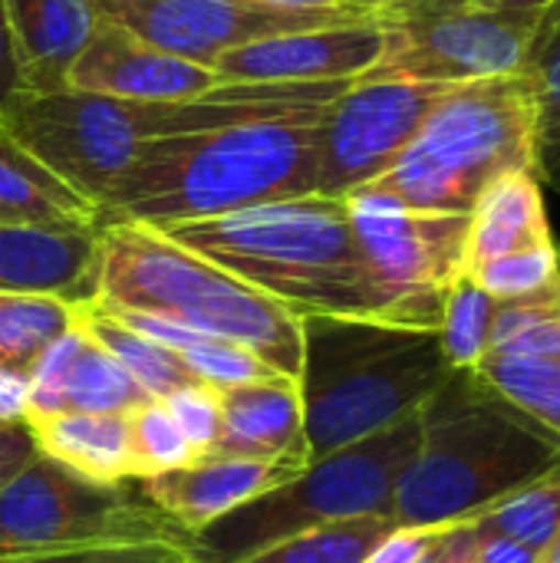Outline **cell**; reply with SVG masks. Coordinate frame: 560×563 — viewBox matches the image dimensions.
Here are the masks:
<instances>
[{
  "label": "cell",
  "instance_id": "cell-1",
  "mask_svg": "<svg viewBox=\"0 0 560 563\" xmlns=\"http://www.w3.org/2000/svg\"><path fill=\"white\" fill-rule=\"evenodd\" d=\"M323 109L327 102L145 142L96 205V228L149 224L165 231L314 195Z\"/></svg>",
  "mask_w": 560,
  "mask_h": 563
},
{
  "label": "cell",
  "instance_id": "cell-2",
  "mask_svg": "<svg viewBox=\"0 0 560 563\" xmlns=\"http://www.w3.org/2000/svg\"><path fill=\"white\" fill-rule=\"evenodd\" d=\"M347 86L350 79L221 82L218 89L182 102H129L79 89L46 96L26 92L0 119L46 168H53L83 198L99 205L145 142L323 106Z\"/></svg>",
  "mask_w": 560,
  "mask_h": 563
},
{
  "label": "cell",
  "instance_id": "cell-3",
  "mask_svg": "<svg viewBox=\"0 0 560 563\" xmlns=\"http://www.w3.org/2000/svg\"><path fill=\"white\" fill-rule=\"evenodd\" d=\"M419 419V455L393 508L399 528L465 525L560 468V435L502 399L475 369H452Z\"/></svg>",
  "mask_w": 560,
  "mask_h": 563
},
{
  "label": "cell",
  "instance_id": "cell-4",
  "mask_svg": "<svg viewBox=\"0 0 560 563\" xmlns=\"http://www.w3.org/2000/svg\"><path fill=\"white\" fill-rule=\"evenodd\" d=\"M297 317L380 320L383 300L363 261L347 198L300 195L165 228Z\"/></svg>",
  "mask_w": 560,
  "mask_h": 563
},
{
  "label": "cell",
  "instance_id": "cell-5",
  "mask_svg": "<svg viewBox=\"0 0 560 563\" xmlns=\"http://www.w3.org/2000/svg\"><path fill=\"white\" fill-rule=\"evenodd\" d=\"M96 297L261 356L287 379L304 366V317L149 224H102Z\"/></svg>",
  "mask_w": 560,
  "mask_h": 563
},
{
  "label": "cell",
  "instance_id": "cell-6",
  "mask_svg": "<svg viewBox=\"0 0 560 563\" xmlns=\"http://www.w3.org/2000/svg\"><path fill=\"white\" fill-rule=\"evenodd\" d=\"M449 376L436 330L307 317L297 386L310 459L416 416Z\"/></svg>",
  "mask_w": 560,
  "mask_h": 563
},
{
  "label": "cell",
  "instance_id": "cell-7",
  "mask_svg": "<svg viewBox=\"0 0 560 563\" xmlns=\"http://www.w3.org/2000/svg\"><path fill=\"white\" fill-rule=\"evenodd\" d=\"M535 132L538 112L528 73L449 86L373 188L419 211L472 214L495 178L535 168Z\"/></svg>",
  "mask_w": 560,
  "mask_h": 563
},
{
  "label": "cell",
  "instance_id": "cell-8",
  "mask_svg": "<svg viewBox=\"0 0 560 563\" xmlns=\"http://www.w3.org/2000/svg\"><path fill=\"white\" fill-rule=\"evenodd\" d=\"M419 442L422 419L416 412L353 445L310 459L304 472H297L287 485L198 531L191 548L201 563H238L274 541L320 525L393 518L399 482L416 462Z\"/></svg>",
  "mask_w": 560,
  "mask_h": 563
},
{
  "label": "cell",
  "instance_id": "cell-9",
  "mask_svg": "<svg viewBox=\"0 0 560 563\" xmlns=\"http://www.w3.org/2000/svg\"><path fill=\"white\" fill-rule=\"evenodd\" d=\"M145 541H188V534L142 495L139 482L99 485L36 455L0 492V548L10 558Z\"/></svg>",
  "mask_w": 560,
  "mask_h": 563
},
{
  "label": "cell",
  "instance_id": "cell-10",
  "mask_svg": "<svg viewBox=\"0 0 560 563\" xmlns=\"http://www.w3.org/2000/svg\"><path fill=\"white\" fill-rule=\"evenodd\" d=\"M347 205L383 323L439 330L446 294L465 274L469 214L419 211L373 185L347 195Z\"/></svg>",
  "mask_w": 560,
  "mask_h": 563
},
{
  "label": "cell",
  "instance_id": "cell-11",
  "mask_svg": "<svg viewBox=\"0 0 560 563\" xmlns=\"http://www.w3.org/2000/svg\"><path fill=\"white\" fill-rule=\"evenodd\" d=\"M389 53L366 76L462 86L525 73L541 30V7L452 0L389 16Z\"/></svg>",
  "mask_w": 560,
  "mask_h": 563
},
{
  "label": "cell",
  "instance_id": "cell-12",
  "mask_svg": "<svg viewBox=\"0 0 560 563\" xmlns=\"http://www.w3.org/2000/svg\"><path fill=\"white\" fill-rule=\"evenodd\" d=\"M449 86L363 76L327 102L317 125V191L347 198L380 181L416 139L429 109Z\"/></svg>",
  "mask_w": 560,
  "mask_h": 563
},
{
  "label": "cell",
  "instance_id": "cell-13",
  "mask_svg": "<svg viewBox=\"0 0 560 563\" xmlns=\"http://www.w3.org/2000/svg\"><path fill=\"white\" fill-rule=\"evenodd\" d=\"M96 16L119 23L139 40L198 66H215L234 46L317 30L350 20L356 13H317V10H281L257 0H89Z\"/></svg>",
  "mask_w": 560,
  "mask_h": 563
},
{
  "label": "cell",
  "instance_id": "cell-14",
  "mask_svg": "<svg viewBox=\"0 0 560 563\" xmlns=\"http://www.w3.org/2000/svg\"><path fill=\"white\" fill-rule=\"evenodd\" d=\"M389 40V20L366 16L234 46L211 69L221 82H353L383 63Z\"/></svg>",
  "mask_w": 560,
  "mask_h": 563
},
{
  "label": "cell",
  "instance_id": "cell-15",
  "mask_svg": "<svg viewBox=\"0 0 560 563\" xmlns=\"http://www.w3.org/2000/svg\"><path fill=\"white\" fill-rule=\"evenodd\" d=\"M211 66L155 49L112 20L96 23L86 49L69 69V89L129 99V102H182L218 89Z\"/></svg>",
  "mask_w": 560,
  "mask_h": 563
},
{
  "label": "cell",
  "instance_id": "cell-16",
  "mask_svg": "<svg viewBox=\"0 0 560 563\" xmlns=\"http://www.w3.org/2000/svg\"><path fill=\"white\" fill-rule=\"evenodd\" d=\"M152 396L73 323L30 369L23 419L59 412L129 416Z\"/></svg>",
  "mask_w": 560,
  "mask_h": 563
},
{
  "label": "cell",
  "instance_id": "cell-17",
  "mask_svg": "<svg viewBox=\"0 0 560 563\" xmlns=\"http://www.w3.org/2000/svg\"><path fill=\"white\" fill-rule=\"evenodd\" d=\"M307 462L300 459H198L175 472L142 478V495L188 538L287 485Z\"/></svg>",
  "mask_w": 560,
  "mask_h": 563
},
{
  "label": "cell",
  "instance_id": "cell-18",
  "mask_svg": "<svg viewBox=\"0 0 560 563\" xmlns=\"http://www.w3.org/2000/svg\"><path fill=\"white\" fill-rule=\"evenodd\" d=\"M96 228L0 221V294H46L69 303L96 297Z\"/></svg>",
  "mask_w": 560,
  "mask_h": 563
},
{
  "label": "cell",
  "instance_id": "cell-19",
  "mask_svg": "<svg viewBox=\"0 0 560 563\" xmlns=\"http://www.w3.org/2000/svg\"><path fill=\"white\" fill-rule=\"evenodd\" d=\"M221 432L208 459H300L310 462L304 432V399L297 379L271 376L257 383L224 386Z\"/></svg>",
  "mask_w": 560,
  "mask_h": 563
},
{
  "label": "cell",
  "instance_id": "cell-20",
  "mask_svg": "<svg viewBox=\"0 0 560 563\" xmlns=\"http://www.w3.org/2000/svg\"><path fill=\"white\" fill-rule=\"evenodd\" d=\"M20 66L30 96L69 89V69L86 49L99 16L89 0H3Z\"/></svg>",
  "mask_w": 560,
  "mask_h": 563
},
{
  "label": "cell",
  "instance_id": "cell-21",
  "mask_svg": "<svg viewBox=\"0 0 560 563\" xmlns=\"http://www.w3.org/2000/svg\"><path fill=\"white\" fill-rule=\"evenodd\" d=\"M551 224L545 211V188L535 168H515L495 178L469 214V244H465V271L548 244Z\"/></svg>",
  "mask_w": 560,
  "mask_h": 563
},
{
  "label": "cell",
  "instance_id": "cell-22",
  "mask_svg": "<svg viewBox=\"0 0 560 563\" xmlns=\"http://www.w3.org/2000/svg\"><path fill=\"white\" fill-rule=\"evenodd\" d=\"M40 455L73 468L76 475L99 485L135 482L129 449V416L99 412H59L26 419Z\"/></svg>",
  "mask_w": 560,
  "mask_h": 563
},
{
  "label": "cell",
  "instance_id": "cell-23",
  "mask_svg": "<svg viewBox=\"0 0 560 563\" xmlns=\"http://www.w3.org/2000/svg\"><path fill=\"white\" fill-rule=\"evenodd\" d=\"M0 208L13 221L96 228V205L46 168L0 119Z\"/></svg>",
  "mask_w": 560,
  "mask_h": 563
},
{
  "label": "cell",
  "instance_id": "cell-24",
  "mask_svg": "<svg viewBox=\"0 0 560 563\" xmlns=\"http://www.w3.org/2000/svg\"><path fill=\"white\" fill-rule=\"evenodd\" d=\"M76 323H79V330L99 346V350H106L152 399H165V396H172L175 389H185V386H191V383H198V376L188 369V363L175 353V350H168V346H162V343H155V340H149L145 333H139V330H132V327H125L122 320H116L109 310H102L96 300H83V303H76Z\"/></svg>",
  "mask_w": 560,
  "mask_h": 563
},
{
  "label": "cell",
  "instance_id": "cell-25",
  "mask_svg": "<svg viewBox=\"0 0 560 563\" xmlns=\"http://www.w3.org/2000/svg\"><path fill=\"white\" fill-rule=\"evenodd\" d=\"M76 323V303L46 294H0V373L30 376L36 360Z\"/></svg>",
  "mask_w": 560,
  "mask_h": 563
},
{
  "label": "cell",
  "instance_id": "cell-26",
  "mask_svg": "<svg viewBox=\"0 0 560 563\" xmlns=\"http://www.w3.org/2000/svg\"><path fill=\"white\" fill-rule=\"evenodd\" d=\"M528 79L535 89V172L541 185L558 188L560 175V0L541 10V30L528 63Z\"/></svg>",
  "mask_w": 560,
  "mask_h": 563
},
{
  "label": "cell",
  "instance_id": "cell-27",
  "mask_svg": "<svg viewBox=\"0 0 560 563\" xmlns=\"http://www.w3.org/2000/svg\"><path fill=\"white\" fill-rule=\"evenodd\" d=\"M396 528L393 518L333 521L274 541L238 563H366L370 551Z\"/></svg>",
  "mask_w": 560,
  "mask_h": 563
},
{
  "label": "cell",
  "instance_id": "cell-28",
  "mask_svg": "<svg viewBox=\"0 0 560 563\" xmlns=\"http://www.w3.org/2000/svg\"><path fill=\"white\" fill-rule=\"evenodd\" d=\"M475 373L515 409L531 416L538 426L560 435V363L525 353L492 350Z\"/></svg>",
  "mask_w": 560,
  "mask_h": 563
},
{
  "label": "cell",
  "instance_id": "cell-29",
  "mask_svg": "<svg viewBox=\"0 0 560 563\" xmlns=\"http://www.w3.org/2000/svg\"><path fill=\"white\" fill-rule=\"evenodd\" d=\"M465 525L479 534L512 538L541 558L560 531V468L545 475L541 482L515 492L512 498L498 501L495 508H488L485 515Z\"/></svg>",
  "mask_w": 560,
  "mask_h": 563
},
{
  "label": "cell",
  "instance_id": "cell-30",
  "mask_svg": "<svg viewBox=\"0 0 560 563\" xmlns=\"http://www.w3.org/2000/svg\"><path fill=\"white\" fill-rule=\"evenodd\" d=\"M498 300H492L469 274H462L442 303L439 343L452 369H475L492 353Z\"/></svg>",
  "mask_w": 560,
  "mask_h": 563
},
{
  "label": "cell",
  "instance_id": "cell-31",
  "mask_svg": "<svg viewBox=\"0 0 560 563\" xmlns=\"http://www.w3.org/2000/svg\"><path fill=\"white\" fill-rule=\"evenodd\" d=\"M492 350L560 363V284L521 300L498 303Z\"/></svg>",
  "mask_w": 560,
  "mask_h": 563
},
{
  "label": "cell",
  "instance_id": "cell-32",
  "mask_svg": "<svg viewBox=\"0 0 560 563\" xmlns=\"http://www.w3.org/2000/svg\"><path fill=\"white\" fill-rule=\"evenodd\" d=\"M129 449H132V475L135 482L155 478L162 472H175L195 462V452L172 412L162 399H152L129 412Z\"/></svg>",
  "mask_w": 560,
  "mask_h": 563
},
{
  "label": "cell",
  "instance_id": "cell-33",
  "mask_svg": "<svg viewBox=\"0 0 560 563\" xmlns=\"http://www.w3.org/2000/svg\"><path fill=\"white\" fill-rule=\"evenodd\" d=\"M465 274L498 303L521 300V297L541 294V290L560 284V247L554 241H548V244H538L528 251H515V254L485 261Z\"/></svg>",
  "mask_w": 560,
  "mask_h": 563
},
{
  "label": "cell",
  "instance_id": "cell-34",
  "mask_svg": "<svg viewBox=\"0 0 560 563\" xmlns=\"http://www.w3.org/2000/svg\"><path fill=\"white\" fill-rule=\"evenodd\" d=\"M0 563H201L191 538L188 541H145V544H116V548H73V551H43L23 554Z\"/></svg>",
  "mask_w": 560,
  "mask_h": 563
},
{
  "label": "cell",
  "instance_id": "cell-35",
  "mask_svg": "<svg viewBox=\"0 0 560 563\" xmlns=\"http://www.w3.org/2000/svg\"><path fill=\"white\" fill-rule=\"evenodd\" d=\"M162 402L172 412V419L182 429V435L188 439V445L195 452V462L208 459L215 442H218V432H221V399H218V389L205 386V383H191L185 389H175Z\"/></svg>",
  "mask_w": 560,
  "mask_h": 563
},
{
  "label": "cell",
  "instance_id": "cell-36",
  "mask_svg": "<svg viewBox=\"0 0 560 563\" xmlns=\"http://www.w3.org/2000/svg\"><path fill=\"white\" fill-rule=\"evenodd\" d=\"M452 525L446 528H393L373 551L366 563H436L446 534Z\"/></svg>",
  "mask_w": 560,
  "mask_h": 563
},
{
  "label": "cell",
  "instance_id": "cell-37",
  "mask_svg": "<svg viewBox=\"0 0 560 563\" xmlns=\"http://www.w3.org/2000/svg\"><path fill=\"white\" fill-rule=\"evenodd\" d=\"M40 455L26 419H0V492Z\"/></svg>",
  "mask_w": 560,
  "mask_h": 563
},
{
  "label": "cell",
  "instance_id": "cell-38",
  "mask_svg": "<svg viewBox=\"0 0 560 563\" xmlns=\"http://www.w3.org/2000/svg\"><path fill=\"white\" fill-rule=\"evenodd\" d=\"M26 96L23 79H20V66H17V53H13V36H10V23H7V7L0 0V115L20 99Z\"/></svg>",
  "mask_w": 560,
  "mask_h": 563
},
{
  "label": "cell",
  "instance_id": "cell-39",
  "mask_svg": "<svg viewBox=\"0 0 560 563\" xmlns=\"http://www.w3.org/2000/svg\"><path fill=\"white\" fill-rule=\"evenodd\" d=\"M472 538H475V563H538L541 561L531 548H525V544H518V541H512V538H502V534H479V531H472Z\"/></svg>",
  "mask_w": 560,
  "mask_h": 563
},
{
  "label": "cell",
  "instance_id": "cell-40",
  "mask_svg": "<svg viewBox=\"0 0 560 563\" xmlns=\"http://www.w3.org/2000/svg\"><path fill=\"white\" fill-rule=\"evenodd\" d=\"M281 10H317V13H356V16H380L373 0H257Z\"/></svg>",
  "mask_w": 560,
  "mask_h": 563
},
{
  "label": "cell",
  "instance_id": "cell-41",
  "mask_svg": "<svg viewBox=\"0 0 560 563\" xmlns=\"http://www.w3.org/2000/svg\"><path fill=\"white\" fill-rule=\"evenodd\" d=\"M436 563H475V538L469 525H452Z\"/></svg>",
  "mask_w": 560,
  "mask_h": 563
},
{
  "label": "cell",
  "instance_id": "cell-42",
  "mask_svg": "<svg viewBox=\"0 0 560 563\" xmlns=\"http://www.w3.org/2000/svg\"><path fill=\"white\" fill-rule=\"evenodd\" d=\"M439 3H452V0H373L376 13L380 16H399V13H409V10H422V7H439Z\"/></svg>",
  "mask_w": 560,
  "mask_h": 563
},
{
  "label": "cell",
  "instance_id": "cell-43",
  "mask_svg": "<svg viewBox=\"0 0 560 563\" xmlns=\"http://www.w3.org/2000/svg\"><path fill=\"white\" fill-rule=\"evenodd\" d=\"M469 3H485V7H548L551 0H469Z\"/></svg>",
  "mask_w": 560,
  "mask_h": 563
},
{
  "label": "cell",
  "instance_id": "cell-44",
  "mask_svg": "<svg viewBox=\"0 0 560 563\" xmlns=\"http://www.w3.org/2000/svg\"><path fill=\"white\" fill-rule=\"evenodd\" d=\"M538 563H560V531H558V538L548 544V551L541 554V561Z\"/></svg>",
  "mask_w": 560,
  "mask_h": 563
},
{
  "label": "cell",
  "instance_id": "cell-45",
  "mask_svg": "<svg viewBox=\"0 0 560 563\" xmlns=\"http://www.w3.org/2000/svg\"><path fill=\"white\" fill-rule=\"evenodd\" d=\"M0 221H13V218H10V214H7V211L0 208Z\"/></svg>",
  "mask_w": 560,
  "mask_h": 563
},
{
  "label": "cell",
  "instance_id": "cell-46",
  "mask_svg": "<svg viewBox=\"0 0 560 563\" xmlns=\"http://www.w3.org/2000/svg\"><path fill=\"white\" fill-rule=\"evenodd\" d=\"M0 561H10V554H7L3 548H0Z\"/></svg>",
  "mask_w": 560,
  "mask_h": 563
},
{
  "label": "cell",
  "instance_id": "cell-47",
  "mask_svg": "<svg viewBox=\"0 0 560 563\" xmlns=\"http://www.w3.org/2000/svg\"><path fill=\"white\" fill-rule=\"evenodd\" d=\"M558 188H560V175H558Z\"/></svg>",
  "mask_w": 560,
  "mask_h": 563
}]
</instances>
